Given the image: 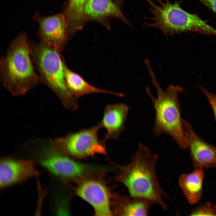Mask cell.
Instances as JSON below:
<instances>
[{
    "mask_svg": "<svg viewBox=\"0 0 216 216\" xmlns=\"http://www.w3.org/2000/svg\"><path fill=\"white\" fill-rule=\"evenodd\" d=\"M156 154L140 143L136 152L130 157V163L120 166L117 179L127 188L130 196L147 199L159 205L164 210L167 206L162 197L169 198L161 188L157 179Z\"/></svg>",
    "mask_w": 216,
    "mask_h": 216,
    "instance_id": "6da1fadb",
    "label": "cell"
},
{
    "mask_svg": "<svg viewBox=\"0 0 216 216\" xmlns=\"http://www.w3.org/2000/svg\"><path fill=\"white\" fill-rule=\"evenodd\" d=\"M28 39L22 32L10 43L0 60V78L13 95H23L41 82L31 58Z\"/></svg>",
    "mask_w": 216,
    "mask_h": 216,
    "instance_id": "7a4b0ae2",
    "label": "cell"
},
{
    "mask_svg": "<svg viewBox=\"0 0 216 216\" xmlns=\"http://www.w3.org/2000/svg\"><path fill=\"white\" fill-rule=\"evenodd\" d=\"M152 84L157 92L155 98L147 86V93L152 100L156 111L153 132L156 136L163 134H169L182 149H187V141L181 116V106L178 95L183 91L178 86L170 85L164 91L160 86L151 67L150 63L145 64Z\"/></svg>",
    "mask_w": 216,
    "mask_h": 216,
    "instance_id": "3957f363",
    "label": "cell"
},
{
    "mask_svg": "<svg viewBox=\"0 0 216 216\" xmlns=\"http://www.w3.org/2000/svg\"><path fill=\"white\" fill-rule=\"evenodd\" d=\"M145 0L152 16L151 22H144L143 25L158 29L166 37L190 31L216 36V29L197 15L182 9L180 2L172 3L170 0H155L157 4L152 0Z\"/></svg>",
    "mask_w": 216,
    "mask_h": 216,
    "instance_id": "277c9868",
    "label": "cell"
},
{
    "mask_svg": "<svg viewBox=\"0 0 216 216\" xmlns=\"http://www.w3.org/2000/svg\"><path fill=\"white\" fill-rule=\"evenodd\" d=\"M30 53L40 77L41 82L52 90L68 109L78 108L77 99L66 86L64 64L61 52L44 44L28 40Z\"/></svg>",
    "mask_w": 216,
    "mask_h": 216,
    "instance_id": "5b68a950",
    "label": "cell"
},
{
    "mask_svg": "<svg viewBox=\"0 0 216 216\" xmlns=\"http://www.w3.org/2000/svg\"><path fill=\"white\" fill-rule=\"evenodd\" d=\"M101 128L99 123L89 128L69 133L54 141L62 152L74 157L83 158L96 154H106V141L98 137V132Z\"/></svg>",
    "mask_w": 216,
    "mask_h": 216,
    "instance_id": "8992f818",
    "label": "cell"
},
{
    "mask_svg": "<svg viewBox=\"0 0 216 216\" xmlns=\"http://www.w3.org/2000/svg\"><path fill=\"white\" fill-rule=\"evenodd\" d=\"M40 160V165L55 175L68 179L80 178L87 170L84 164L69 158L53 142L44 148Z\"/></svg>",
    "mask_w": 216,
    "mask_h": 216,
    "instance_id": "52a82bcc",
    "label": "cell"
},
{
    "mask_svg": "<svg viewBox=\"0 0 216 216\" xmlns=\"http://www.w3.org/2000/svg\"><path fill=\"white\" fill-rule=\"evenodd\" d=\"M33 19L39 24L38 34L40 41L62 51L70 38L64 14L60 13L43 16L37 11Z\"/></svg>",
    "mask_w": 216,
    "mask_h": 216,
    "instance_id": "ba28073f",
    "label": "cell"
},
{
    "mask_svg": "<svg viewBox=\"0 0 216 216\" xmlns=\"http://www.w3.org/2000/svg\"><path fill=\"white\" fill-rule=\"evenodd\" d=\"M188 148L194 168L216 167V147L206 142L182 119Z\"/></svg>",
    "mask_w": 216,
    "mask_h": 216,
    "instance_id": "9c48e42d",
    "label": "cell"
},
{
    "mask_svg": "<svg viewBox=\"0 0 216 216\" xmlns=\"http://www.w3.org/2000/svg\"><path fill=\"white\" fill-rule=\"evenodd\" d=\"M40 172L30 160L6 157L0 162V186L4 188L24 182Z\"/></svg>",
    "mask_w": 216,
    "mask_h": 216,
    "instance_id": "30bf717a",
    "label": "cell"
},
{
    "mask_svg": "<svg viewBox=\"0 0 216 216\" xmlns=\"http://www.w3.org/2000/svg\"><path fill=\"white\" fill-rule=\"evenodd\" d=\"M76 193L92 206L96 215H112L108 192L102 182L94 179L85 181L77 188Z\"/></svg>",
    "mask_w": 216,
    "mask_h": 216,
    "instance_id": "8fae6325",
    "label": "cell"
},
{
    "mask_svg": "<svg viewBox=\"0 0 216 216\" xmlns=\"http://www.w3.org/2000/svg\"><path fill=\"white\" fill-rule=\"evenodd\" d=\"M129 107L124 103L109 104L104 109L99 122L101 128L106 130L104 139H118L124 129Z\"/></svg>",
    "mask_w": 216,
    "mask_h": 216,
    "instance_id": "7c38bea8",
    "label": "cell"
},
{
    "mask_svg": "<svg viewBox=\"0 0 216 216\" xmlns=\"http://www.w3.org/2000/svg\"><path fill=\"white\" fill-rule=\"evenodd\" d=\"M204 176L203 169L195 168L191 172L183 174L180 176L179 187L191 204L198 203L201 197Z\"/></svg>",
    "mask_w": 216,
    "mask_h": 216,
    "instance_id": "4fadbf2b",
    "label": "cell"
},
{
    "mask_svg": "<svg viewBox=\"0 0 216 216\" xmlns=\"http://www.w3.org/2000/svg\"><path fill=\"white\" fill-rule=\"evenodd\" d=\"M84 13L86 16L93 19L114 17L130 26H132L119 8L111 0H87L85 7Z\"/></svg>",
    "mask_w": 216,
    "mask_h": 216,
    "instance_id": "5bb4252c",
    "label": "cell"
},
{
    "mask_svg": "<svg viewBox=\"0 0 216 216\" xmlns=\"http://www.w3.org/2000/svg\"><path fill=\"white\" fill-rule=\"evenodd\" d=\"M64 69L67 88L76 99L83 95L94 93H104L122 96V93L99 88L88 84L80 75L69 69L65 62Z\"/></svg>",
    "mask_w": 216,
    "mask_h": 216,
    "instance_id": "9a60e30c",
    "label": "cell"
},
{
    "mask_svg": "<svg viewBox=\"0 0 216 216\" xmlns=\"http://www.w3.org/2000/svg\"><path fill=\"white\" fill-rule=\"evenodd\" d=\"M116 211L121 215L146 216L152 204L147 199L139 197L117 196Z\"/></svg>",
    "mask_w": 216,
    "mask_h": 216,
    "instance_id": "2e32d148",
    "label": "cell"
},
{
    "mask_svg": "<svg viewBox=\"0 0 216 216\" xmlns=\"http://www.w3.org/2000/svg\"><path fill=\"white\" fill-rule=\"evenodd\" d=\"M87 0H68L64 14L66 18L69 38L82 28L86 20L84 8Z\"/></svg>",
    "mask_w": 216,
    "mask_h": 216,
    "instance_id": "e0dca14e",
    "label": "cell"
},
{
    "mask_svg": "<svg viewBox=\"0 0 216 216\" xmlns=\"http://www.w3.org/2000/svg\"><path fill=\"white\" fill-rule=\"evenodd\" d=\"M190 216H216V206L207 202L197 207L191 212Z\"/></svg>",
    "mask_w": 216,
    "mask_h": 216,
    "instance_id": "ac0fdd59",
    "label": "cell"
},
{
    "mask_svg": "<svg viewBox=\"0 0 216 216\" xmlns=\"http://www.w3.org/2000/svg\"><path fill=\"white\" fill-rule=\"evenodd\" d=\"M200 87L208 100L216 121V94L211 93L202 86H200Z\"/></svg>",
    "mask_w": 216,
    "mask_h": 216,
    "instance_id": "d6986e66",
    "label": "cell"
},
{
    "mask_svg": "<svg viewBox=\"0 0 216 216\" xmlns=\"http://www.w3.org/2000/svg\"><path fill=\"white\" fill-rule=\"evenodd\" d=\"M216 13V0H197Z\"/></svg>",
    "mask_w": 216,
    "mask_h": 216,
    "instance_id": "ffe728a7",
    "label": "cell"
},
{
    "mask_svg": "<svg viewBox=\"0 0 216 216\" xmlns=\"http://www.w3.org/2000/svg\"><path fill=\"white\" fill-rule=\"evenodd\" d=\"M122 0H116L118 3H121L122 2Z\"/></svg>",
    "mask_w": 216,
    "mask_h": 216,
    "instance_id": "44dd1931",
    "label": "cell"
}]
</instances>
